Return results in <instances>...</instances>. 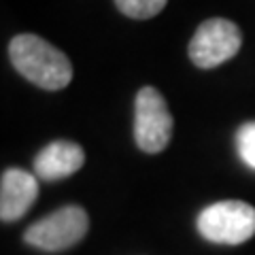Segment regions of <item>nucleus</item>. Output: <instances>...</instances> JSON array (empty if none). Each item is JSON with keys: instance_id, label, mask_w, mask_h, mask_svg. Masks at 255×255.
Wrapping results in <instances>:
<instances>
[{"instance_id": "9", "label": "nucleus", "mask_w": 255, "mask_h": 255, "mask_svg": "<svg viewBox=\"0 0 255 255\" xmlns=\"http://www.w3.org/2000/svg\"><path fill=\"white\" fill-rule=\"evenodd\" d=\"M236 149L243 162L255 170V122H249L238 128L236 132Z\"/></svg>"}, {"instance_id": "2", "label": "nucleus", "mask_w": 255, "mask_h": 255, "mask_svg": "<svg viewBox=\"0 0 255 255\" xmlns=\"http://www.w3.org/2000/svg\"><path fill=\"white\" fill-rule=\"evenodd\" d=\"M198 232L209 243H247L255 234V209L241 200L215 202L198 215Z\"/></svg>"}, {"instance_id": "8", "label": "nucleus", "mask_w": 255, "mask_h": 255, "mask_svg": "<svg viewBox=\"0 0 255 255\" xmlns=\"http://www.w3.org/2000/svg\"><path fill=\"white\" fill-rule=\"evenodd\" d=\"M168 0H115L117 9L132 19H151L166 6Z\"/></svg>"}, {"instance_id": "3", "label": "nucleus", "mask_w": 255, "mask_h": 255, "mask_svg": "<svg viewBox=\"0 0 255 255\" xmlns=\"http://www.w3.org/2000/svg\"><path fill=\"white\" fill-rule=\"evenodd\" d=\"M172 115L164 96L155 87L145 85L134 100V140L145 153H159L172 136Z\"/></svg>"}, {"instance_id": "5", "label": "nucleus", "mask_w": 255, "mask_h": 255, "mask_svg": "<svg viewBox=\"0 0 255 255\" xmlns=\"http://www.w3.org/2000/svg\"><path fill=\"white\" fill-rule=\"evenodd\" d=\"M243 45L241 28L234 21L213 17L200 23L189 41V60L198 68H217L219 64L232 60Z\"/></svg>"}, {"instance_id": "7", "label": "nucleus", "mask_w": 255, "mask_h": 255, "mask_svg": "<svg viewBox=\"0 0 255 255\" xmlns=\"http://www.w3.org/2000/svg\"><path fill=\"white\" fill-rule=\"evenodd\" d=\"M85 162L83 147L70 140H53L34 157V174L43 181H60L75 174Z\"/></svg>"}, {"instance_id": "1", "label": "nucleus", "mask_w": 255, "mask_h": 255, "mask_svg": "<svg viewBox=\"0 0 255 255\" xmlns=\"http://www.w3.org/2000/svg\"><path fill=\"white\" fill-rule=\"evenodd\" d=\"M9 58L21 77L43 90H64L73 79L70 60L36 34L15 36L9 45Z\"/></svg>"}, {"instance_id": "4", "label": "nucleus", "mask_w": 255, "mask_h": 255, "mask_svg": "<svg viewBox=\"0 0 255 255\" xmlns=\"http://www.w3.org/2000/svg\"><path fill=\"white\" fill-rule=\"evenodd\" d=\"M90 228V217L77 204L64 206V209L47 215L41 221L32 223L23 234V241L30 247L41 251H64L68 247L83 241Z\"/></svg>"}, {"instance_id": "6", "label": "nucleus", "mask_w": 255, "mask_h": 255, "mask_svg": "<svg viewBox=\"0 0 255 255\" xmlns=\"http://www.w3.org/2000/svg\"><path fill=\"white\" fill-rule=\"evenodd\" d=\"M38 198V177L21 168H9L0 181V217L11 223L26 215Z\"/></svg>"}]
</instances>
